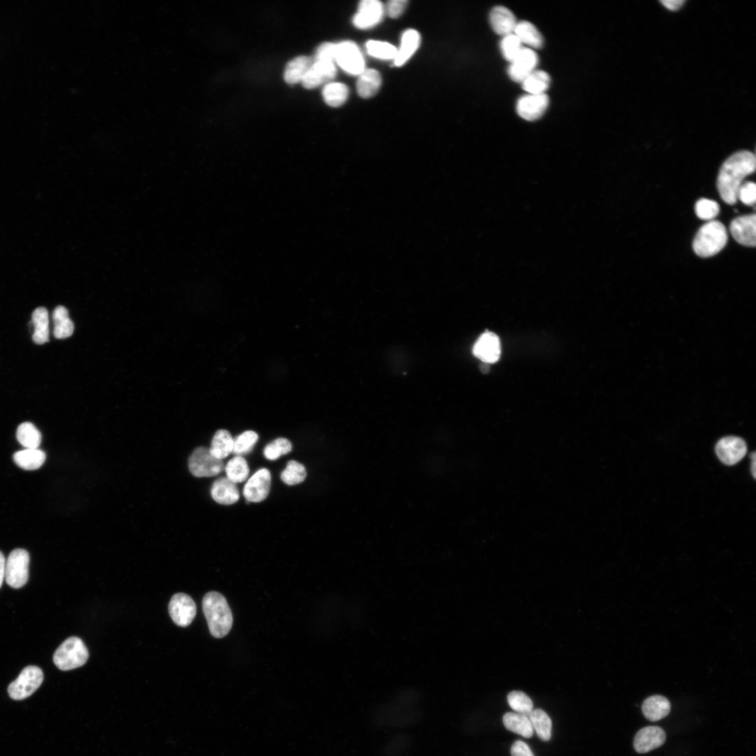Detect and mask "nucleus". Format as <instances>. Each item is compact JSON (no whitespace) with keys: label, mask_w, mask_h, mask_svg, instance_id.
Returning a JSON list of instances; mask_svg holds the SVG:
<instances>
[{"label":"nucleus","mask_w":756,"mask_h":756,"mask_svg":"<svg viewBox=\"0 0 756 756\" xmlns=\"http://www.w3.org/2000/svg\"><path fill=\"white\" fill-rule=\"evenodd\" d=\"M666 741L664 731L654 726L640 729L634 737V747L636 752L645 753L660 747Z\"/></svg>","instance_id":"f3484780"},{"label":"nucleus","mask_w":756,"mask_h":756,"mask_svg":"<svg viewBox=\"0 0 756 756\" xmlns=\"http://www.w3.org/2000/svg\"><path fill=\"white\" fill-rule=\"evenodd\" d=\"M5 566L6 560L4 554L0 552V588L2 585L4 579L5 578Z\"/></svg>","instance_id":"09e8293b"},{"label":"nucleus","mask_w":756,"mask_h":756,"mask_svg":"<svg viewBox=\"0 0 756 756\" xmlns=\"http://www.w3.org/2000/svg\"><path fill=\"white\" fill-rule=\"evenodd\" d=\"M509 706L517 713L528 716L533 710L532 700L521 691H512L507 694Z\"/></svg>","instance_id":"4c0bfd02"},{"label":"nucleus","mask_w":756,"mask_h":756,"mask_svg":"<svg viewBox=\"0 0 756 756\" xmlns=\"http://www.w3.org/2000/svg\"><path fill=\"white\" fill-rule=\"evenodd\" d=\"M538 63L536 52L530 48H524L511 62L508 74L512 80L522 83L531 72L536 70Z\"/></svg>","instance_id":"4468645a"},{"label":"nucleus","mask_w":756,"mask_h":756,"mask_svg":"<svg viewBox=\"0 0 756 756\" xmlns=\"http://www.w3.org/2000/svg\"><path fill=\"white\" fill-rule=\"evenodd\" d=\"M337 43L326 42L316 49L314 62L334 63L336 58Z\"/></svg>","instance_id":"37998d69"},{"label":"nucleus","mask_w":756,"mask_h":756,"mask_svg":"<svg viewBox=\"0 0 756 756\" xmlns=\"http://www.w3.org/2000/svg\"><path fill=\"white\" fill-rule=\"evenodd\" d=\"M660 2H661V3H662V4H663V5H664V6H665V7H666V8H668V10H678V9H679V8H680V7L682 6V4H683L685 3V1H682V0H671V1H668V0H664V1H660Z\"/></svg>","instance_id":"de8ad7c7"},{"label":"nucleus","mask_w":756,"mask_h":756,"mask_svg":"<svg viewBox=\"0 0 756 756\" xmlns=\"http://www.w3.org/2000/svg\"><path fill=\"white\" fill-rule=\"evenodd\" d=\"M751 458H752V461H751V465H752V466H751V470H752V476H753V477H754V478H755V465H756V462H755V461H756V458H755V452H752V454H751Z\"/></svg>","instance_id":"8fccbe9b"},{"label":"nucleus","mask_w":756,"mask_h":756,"mask_svg":"<svg viewBox=\"0 0 756 756\" xmlns=\"http://www.w3.org/2000/svg\"><path fill=\"white\" fill-rule=\"evenodd\" d=\"M755 221L756 216L753 214L737 217L731 222L729 230L738 243L746 246H755Z\"/></svg>","instance_id":"2eb2a0df"},{"label":"nucleus","mask_w":756,"mask_h":756,"mask_svg":"<svg viewBox=\"0 0 756 756\" xmlns=\"http://www.w3.org/2000/svg\"><path fill=\"white\" fill-rule=\"evenodd\" d=\"M43 680L42 670L36 666H26L18 677L12 682L8 692L14 700H22L32 694Z\"/></svg>","instance_id":"423d86ee"},{"label":"nucleus","mask_w":756,"mask_h":756,"mask_svg":"<svg viewBox=\"0 0 756 756\" xmlns=\"http://www.w3.org/2000/svg\"><path fill=\"white\" fill-rule=\"evenodd\" d=\"M348 94V88L341 83H328L322 91V95L326 103L333 107L343 104L346 100Z\"/></svg>","instance_id":"72a5a7b5"},{"label":"nucleus","mask_w":756,"mask_h":756,"mask_svg":"<svg viewBox=\"0 0 756 756\" xmlns=\"http://www.w3.org/2000/svg\"><path fill=\"white\" fill-rule=\"evenodd\" d=\"M480 370H481V372H482L483 373H487V372H489V364H487V363H484V364H482V365L480 366Z\"/></svg>","instance_id":"3c124183"},{"label":"nucleus","mask_w":756,"mask_h":756,"mask_svg":"<svg viewBox=\"0 0 756 756\" xmlns=\"http://www.w3.org/2000/svg\"><path fill=\"white\" fill-rule=\"evenodd\" d=\"M366 49L369 55L382 59H394L398 51L391 43L379 41H368Z\"/></svg>","instance_id":"58836bf2"},{"label":"nucleus","mask_w":756,"mask_h":756,"mask_svg":"<svg viewBox=\"0 0 756 756\" xmlns=\"http://www.w3.org/2000/svg\"><path fill=\"white\" fill-rule=\"evenodd\" d=\"M382 84V78L379 71L373 69H365L359 74L357 81V92L363 98L374 96Z\"/></svg>","instance_id":"5701e85b"},{"label":"nucleus","mask_w":756,"mask_h":756,"mask_svg":"<svg viewBox=\"0 0 756 756\" xmlns=\"http://www.w3.org/2000/svg\"><path fill=\"white\" fill-rule=\"evenodd\" d=\"M489 21L493 30L503 36L513 34L517 23L512 11L500 6H496L491 10Z\"/></svg>","instance_id":"6ab92c4d"},{"label":"nucleus","mask_w":756,"mask_h":756,"mask_svg":"<svg viewBox=\"0 0 756 756\" xmlns=\"http://www.w3.org/2000/svg\"><path fill=\"white\" fill-rule=\"evenodd\" d=\"M202 609L211 634L218 638L225 636L233 622L225 598L219 592H209L202 599Z\"/></svg>","instance_id":"f03ea898"},{"label":"nucleus","mask_w":756,"mask_h":756,"mask_svg":"<svg viewBox=\"0 0 756 756\" xmlns=\"http://www.w3.org/2000/svg\"><path fill=\"white\" fill-rule=\"evenodd\" d=\"M512 756H534L530 747L522 741H516L511 746Z\"/></svg>","instance_id":"49530a36"},{"label":"nucleus","mask_w":756,"mask_h":756,"mask_svg":"<svg viewBox=\"0 0 756 756\" xmlns=\"http://www.w3.org/2000/svg\"><path fill=\"white\" fill-rule=\"evenodd\" d=\"M270 486V472L266 468H262L256 471L247 481L243 494L248 501L258 503L267 498Z\"/></svg>","instance_id":"9b49d317"},{"label":"nucleus","mask_w":756,"mask_h":756,"mask_svg":"<svg viewBox=\"0 0 756 756\" xmlns=\"http://www.w3.org/2000/svg\"><path fill=\"white\" fill-rule=\"evenodd\" d=\"M89 657L87 647L78 637L66 639L55 650L53 662L62 671H69L84 665Z\"/></svg>","instance_id":"20e7f679"},{"label":"nucleus","mask_w":756,"mask_h":756,"mask_svg":"<svg viewBox=\"0 0 756 756\" xmlns=\"http://www.w3.org/2000/svg\"><path fill=\"white\" fill-rule=\"evenodd\" d=\"M292 450V444L286 438H279L266 445L264 456L267 459L276 460Z\"/></svg>","instance_id":"a19ab883"},{"label":"nucleus","mask_w":756,"mask_h":756,"mask_svg":"<svg viewBox=\"0 0 756 756\" xmlns=\"http://www.w3.org/2000/svg\"><path fill=\"white\" fill-rule=\"evenodd\" d=\"M727 241V233L724 225L718 220H710L699 228L692 247L697 255L708 258L720 252Z\"/></svg>","instance_id":"7ed1b4c3"},{"label":"nucleus","mask_w":756,"mask_h":756,"mask_svg":"<svg viewBox=\"0 0 756 756\" xmlns=\"http://www.w3.org/2000/svg\"><path fill=\"white\" fill-rule=\"evenodd\" d=\"M528 717L538 736L542 741H549L552 732V720L549 715L544 710L538 708L533 710Z\"/></svg>","instance_id":"473e14b6"},{"label":"nucleus","mask_w":756,"mask_h":756,"mask_svg":"<svg viewBox=\"0 0 756 756\" xmlns=\"http://www.w3.org/2000/svg\"><path fill=\"white\" fill-rule=\"evenodd\" d=\"M31 323L34 328V342L37 344L47 342L49 340V319L45 307H38L33 312Z\"/></svg>","instance_id":"a878e982"},{"label":"nucleus","mask_w":756,"mask_h":756,"mask_svg":"<svg viewBox=\"0 0 756 756\" xmlns=\"http://www.w3.org/2000/svg\"><path fill=\"white\" fill-rule=\"evenodd\" d=\"M720 207L714 200L702 198L695 204L696 216L703 220H712L718 214Z\"/></svg>","instance_id":"79ce46f5"},{"label":"nucleus","mask_w":756,"mask_h":756,"mask_svg":"<svg viewBox=\"0 0 756 756\" xmlns=\"http://www.w3.org/2000/svg\"><path fill=\"white\" fill-rule=\"evenodd\" d=\"M420 35L414 29L405 31L401 38L400 47L397 51L394 64L397 66L403 65L415 52L420 44Z\"/></svg>","instance_id":"4be33fe9"},{"label":"nucleus","mask_w":756,"mask_h":756,"mask_svg":"<svg viewBox=\"0 0 756 756\" xmlns=\"http://www.w3.org/2000/svg\"><path fill=\"white\" fill-rule=\"evenodd\" d=\"M16 436L18 442L26 449H37L41 442L40 431L30 422L20 424Z\"/></svg>","instance_id":"2f4dec72"},{"label":"nucleus","mask_w":756,"mask_h":756,"mask_svg":"<svg viewBox=\"0 0 756 756\" xmlns=\"http://www.w3.org/2000/svg\"><path fill=\"white\" fill-rule=\"evenodd\" d=\"M550 77L542 70H534L522 82V88L529 94H543L549 88Z\"/></svg>","instance_id":"7c9ffc66"},{"label":"nucleus","mask_w":756,"mask_h":756,"mask_svg":"<svg viewBox=\"0 0 756 756\" xmlns=\"http://www.w3.org/2000/svg\"><path fill=\"white\" fill-rule=\"evenodd\" d=\"M548 104L549 98L546 94H528L518 99L516 109L521 118L533 121L542 115Z\"/></svg>","instance_id":"ddd939ff"},{"label":"nucleus","mask_w":756,"mask_h":756,"mask_svg":"<svg viewBox=\"0 0 756 756\" xmlns=\"http://www.w3.org/2000/svg\"><path fill=\"white\" fill-rule=\"evenodd\" d=\"M232 449L233 438L229 431L224 429L217 430L209 448L211 454L215 458L222 460L232 452Z\"/></svg>","instance_id":"c85d7f7f"},{"label":"nucleus","mask_w":756,"mask_h":756,"mask_svg":"<svg viewBox=\"0 0 756 756\" xmlns=\"http://www.w3.org/2000/svg\"><path fill=\"white\" fill-rule=\"evenodd\" d=\"M406 0H391L387 3L386 10L388 15L392 18H398L406 8Z\"/></svg>","instance_id":"a18cd8bd"},{"label":"nucleus","mask_w":756,"mask_h":756,"mask_svg":"<svg viewBox=\"0 0 756 756\" xmlns=\"http://www.w3.org/2000/svg\"><path fill=\"white\" fill-rule=\"evenodd\" d=\"M500 50L504 58L512 62L523 48L522 43L513 33L504 36L500 43Z\"/></svg>","instance_id":"ea45409f"},{"label":"nucleus","mask_w":756,"mask_h":756,"mask_svg":"<svg viewBox=\"0 0 756 756\" xmlns=\"http://www.w3.org/2000/svg\"><path fill=\"white\" fill-rule=\"evenodd\" d=\"M169 612L176 625L186 627L191 624L195 617L196 605L189 595L176 593L169 601Z\"/></svg>","instance_id":"1a4fd4ad"},{"label":"nucleus","mask_w":756,"mask_h":756,"mask_svg":"<svg viewBox=\"0 0 756 756\" xmlns=\"http://www.w3.org/2000/svg\"><path fill=\"white\" fill-rule=\"evenodd\" d=\"M29 555L24 549L13 550L5 566V580L11 587L18 589L23 587L29 578Z\"/></svg>","instance_id":"39448f33"},{"label":"nucleus","mask_w":756,"mask_h":756,"mask_svg":"<svg viewBox=\"0 0 756 756\" xmlns=\"http://www.w3.org/2000/svg\"><path fill=\"white\" fill-rule=\"evenodd\" d=\"M54 323V336L57 339L70 337L74 332V323L69 317L67 309L63 306H57L52 313Z\"/></svg>","instance_id":"c756f323"},{"label":"nucleus","mask_w":756,"mask_h":756,"mask_svg":"<svg viewBox=\"0 0 756 756\" xmlns=\"http://www.w3.org/2000/svg\"><path fill=\"white\" fill-rule=\"evenodd\" d=\"M211 495L215 501L223 505L233 504L239 498L236 484L227 477H220L214 482Z\"/></svg>","instance_id":"aec40b11"},{"label":"nucleus","mask_w":756,"mask_h":756,"mask_svg":"<svg viewBox=\"0 0 756 756\" xmlns=\"http://www.w3.org/2000/svg\"><path fill=\"white\" fill-rule=\"evenodd\" d=\"M671 710V704L664 696L653 695L647 698L643 703L642 711L644 716L650 721H658L666 717Z\"/></svg>","instance_id":"412c9836"},{"label":"nucleus","mask_w":756,"mask_h":756,"mask_svg":"<svg viewBox=\"0 0 756 756\" xmlns=\"http://www.w3.org/2000/svg\"><path fill=\"white\" fill-rule=\"evenodd\" d=\"M46 460V454L38 449H25L13 455V461L22 469L33 470L39 468Z\"/></svg>","instance_id":"bb28decb"},{"label":"nucleus","mask_w":756,"mask_h":756,"mask_svg":"<svg viewBox=\"0 0 756 756\" xmlns=\"http://www.w3.org/2000/svg\"><path fill=\"white\" fill-rule=\"evenodd\" d=\"M739 199L743 204L751 206L755 204L756 199V185L754 182L747 181L741 184L738 193L737 200Z\"/></svg>","instance_id":"c03bdc74"},{"label":"nucleus","mask_w":756,"mask_h":756,"mask_svg":"<svg viewBox=\"0 0 756 756\" xmlns=\"http://www.w3.org/2000/svg\"><path fill=\"white\" fill-rule=\"evenodd\" d=\"M384 7L377 0H363L359 3L357 13L354 16L353 24L359 29H368L377 24L382 19Z\"/></svg>","instance_id":"f8f14e48"},{"label":"nucleus","mask_w":756,"mask_h":756,"mask_svg":"<svg viewBox=\"0 0 756 756\" xmlns=\"http://www.w3.org/2000/svg\"><path fill=\"white\" fill-rule=\"evenodd\" d=\"M514 34L520 40L522 43H525L533 48H540L543 44V38L536 27L529 22L521 21L517 23Z\"/></svg>","instance_id":"cd10ccee"},{"label":"nucleus","mask_w":756,"mask_h":756,"mask_svg":"<svg viewBox=\"0 0 756 756\" xmlns=\"http://www.w3.org/2000/svg\"><path fill=\"white\" fill-rule=\"evenodd\" d=\"M335 75L334 63L314 62L301 83L305 88L312 89L332 80Z\"/></svg>","instance_id":"a211bd4d"},{"label":"nucleus","mask_w":756,"mask_h":756,"mask_svg":"<svg viewBox=\"0 0 756 756\" xmlns=\"http://www.w3.org/2000/svg\"><path fill=\"white\" fill-rule=\"evenodd\" d=\"M335 62L346 72L359 75L365 69V61L358 47L352 41L337 43Z\"/></svg>","instance_id":"6e6552de"},{"label":"nucleus","mask_w":756,"mask_h":756,"mask_svg":"<svg viewBox=\"0 0 756 756\" xmlns=\"http://www.w3.org/2000/svg\"><path fill=\"white\" fill-rule=\"evenodd\" d=\"M307 476L304 466L294 460L287 463L286 468L281 474V480L288 485H295L302 482Z\"/></svg>","instance_id":"c9c22d12"},{"label":"nucleus","mask_w":756,"mask_h":756,"mask_svg":"<svg viewBox=\"0 0 756 756\" xmlns=\"http://www.w3.org/2000/svg\"><path fill=\"white\" fill-rule=\"evenodd\" d=\"M314 59L307 56H298L290 61L284 71V80L289 84L302 82Z\"/></svg>","instance_id":"b1692460"},{"label":"nucleus","mask_w":756,"mask_h":756,"mask_svg":"<svg viewBox=\"0 0 756 756\" xmlns=\"http://www.w3.org/2000/svg\"><path fill=\"white\" fill-rule=\"evenodd\" d=\"M227 478L234 483L245 481L249 474V468L245 458L235 456L231 458L225 467Z\"/></svg>","instance_id":"f704fd0d"},{"label":"nucleus","mask_w":756,"mask_h":756,"mask_svg":"<svg viewBox=\"0 0 756 756\" xmlns=\"http://www.w3.org/2000/svg\"><path fill=\"white\" fill-rule=\"evenodd\" d=\"M715 451L722 463L732 465L737 463L744 457L747 452V445L741 438L728 436L718 442Z\"/></svg>","instance_id":"9d476101"},{"label":"nucleus","mask_w":756,"mask_h":756,"mask_svg":"<svg viewBox=\"0 0 756 756\" xmlns=\"http://www.w3.org/2000/svg\"><path fill=\"white\" fill-rule=\"evenodd\" d=\"M500 352L499 337L491 332H486L480 335L472 348L475 356L487 364L496 362L500 358Z\"/></svg>","instance_id":"dca6fc26"},{"label":"nucleus","mask_w":756,"mask_h":756,"mask_svg":"<svg viewBox=\"0 0 756 756\" xmlns=\"http://www.w3.org/2000/svg\"><path fill=\"white\" fill-rule=\"evenodd\" d=\"M258 439V434L253 430H246L233 438L232 452L235 456L247 454L253 448Z\"/></svg>","instance_id":"e433bc0d"},{"label":"nucleus","mask_w":756,"mask_h":756,"mask_svg":"<svg viewBox=\"0 0 756 756\" xmlns=\"http://www.w3.org/2000/svg\"><path fill=\"white\" fill-rule=\"evenodd\" d=\"M188 468L195 477H212L220 473L225 468L222 460L215 458L209 448H196L188 459Z\"/></svg>","instance_id":"0eeeda50"},{"label":"nucleus","mask_w":756,"mask_h":756,"mask_svg":"<svg viewBox=\"0 0 756 756\" xmlns=\"http://www.w3.org/2000/svg\"><path fill=\"white\" fill-rule=\"evenodd\" d=\"M755 155L750 151H738L722 164L717 179L721 198L729 204L737 201V193L743 179L755 170Z\"/></svg>","instance_id":"f257e3e1"},{"label":"nucleus","mask_w":756,"mask_h":756,"mask_svg":"<svg viewBox=\"0 0 756 756\" xmlns=\"http://www.w3.org/2000/svg\"><path fill=\"white\" fill-rule=\"evenodd\" d=\"M503 724L507 729L524 738H531L533 728L528 716L517 713H507L503 717Z\"/></svg>","instance_id":"393cba45"}]
</instances>
